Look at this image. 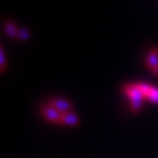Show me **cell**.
<instances>
[{
  "mask_svg": "<svg viewBox=\"0 0 158 158\" xmlns=\"http://www.w3.org/2000/svg\"><path fill=\"white\" fill-rule=\"evenodd\" d=\"M0 69L1 72H5V55L2 47H0Z\"/></svg>",
  "mask_w": 158,
  "mask_h": 158,
  "instance_id": "cell-9",
  "label": "cell"
},
{
  "mask_svg": "<svg viewBox=\"0 0 158 158\" xmlns=\"http://www.w3.org/2000/svg\"><path fill=\"white\" fill-rule=\"evenodd\" d=\"M152 73L155 74V75H157V76H158V68H156V69H155V70H153Z\"/></svg>",
  "mask_w": 158,
  "mask_h": 158,
  "instance_id": "cell-10",
  "label": "cell"
},
{
  "mask_svg": "<svg viewBox=\"0 0 158 158\" xmlns=\"http://www.w3.org/2000/svg\"><path fill=\"white\" fill-rule=\"evenodd\" d=\"M123 91L125 93V95L129 97L130 103H142L143 100L145 98L143 93H142L136 85H127L123 88Z\"/></svg>",
  "mask_w": 158,
  "mask_h": 158,
  "instance_id": "cell-1",
  "label": "cell"
},
{
  "mask_svg": "<svg viewBox=\"0 0 158 158\" xmlns=\"http://www.w3.org/2000/svg\"><path fill=\"white\" fill-rule=\"evenodd\" d=\"M60 124L67 125V127H76V125L80 124V118L75 113L68 111V113L62 114Z\"/></svg>",
  "mask_w": 158,
  "mask_h": 158,
  "instance_id": "cell-4",
  "label": "cell"
},
{
  "mask_svg": "<svg viewBox=\"0 0 158 158\" xmlns=\"http://www.w3.org/2000/svg\"><path fill=\"white\" fill-rule=\"evenodd\" d=\"M145 100L152 102V103H156V104H158V89H157V88H155V87H152V85H151L150 90L148 91V94L145 95Z\"/></svg>",
  "mask_w": 158,
  "mask_h": 158,
  "instance_id": "cell-7",
  "label": "cell"
},
{
  "mask_svg": "<svg viewBox=\"0 0 158 158\" xmlns=\"http://www.w3.org/2000/svg\"><path fill=\"white\" fill-rule=\"evenodd\" d=\"M48 106L56 109L57 111H60L61 114L72 111V109H73L72 102L66 100V98H52L49 103H48Z\"/></svg>",
  "mask_w": 158,
  "mask_h": 158,
  "instance_id": "cell-3",
  "label": "cell"
},
{
  "mask_svg": "<svg viewBox=\"0 0 158 158\" xmlns=\"http://www.w3.org/2000/svg\"><path fill=\"white\" fill-rule=\"evenodd\" d=\"M41 115L44 116V118L46 121H48L51 123H57V124H60L61 116H62V114L60 111H57L56 109H54V108L48 106V104L41 108Z\"/></svg>",
  "mask_w": 158,
  "mask_h": 158,
  "instance_id": "cell-2",
  "label": "cell"
},
{
  "mask_svg": "<svg viewBox=\"0 0 158 158\" xmlns=\"http://www.w3.org/2000/svg\"><path fill=\"white\" fill-rule=\"evenodd\" d=\"M19 40H27L29 38V33L27 29L25 28H21L19 29V32H18V36H17Z\"/></svg>",
  "mask_w": 158,
  "mask_h": 158,
  "instance_id": "cell-8",
  "label": "cell"
},
{
  "mask_svg": "<svg viewBox=\"0 0 158 158\" xmlns=\"http://www.w3.org/2000/svg\"><path fill=\"white\" fill-rule=\"evenodd\" d=\"M145 64L149 69L155 70L156 68H158V49L157 48H153L152 51L149 53L147 60H145Z\"/></svg>",
  "mask_w": 158,
  "mask_h": 158,
  "instance_id": "cell-5",
  "label": "cell"
},
{
  "mask_svg": "<svg viewBox=\"0 0 158 158\" xmlns=\"http://www.w3.org/2000/svg\"><path fill=\"white\" fill-rule=\"evenodd\" d=\"M4 29H5V33L7 34L10 38H17L18 36L19 29H18L12 23H10V21H6V23H4Z\"/></svg>",
  "mask_w": 158,
  "mask_h": 158,
  "instance_id": "cell-6",
  "label": "cell"
}]
</instances>
